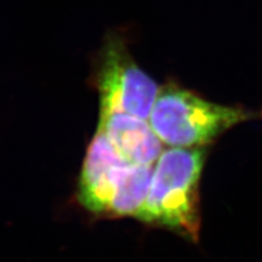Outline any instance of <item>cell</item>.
<instances>
[{"label": "cell", "instance_id": "2", "mask_svg": "<svg viewBox=\"0 0 262 262\" xmlns=\"http://www.w3.org/2000/svg\"><path fill=\"white\" fill-rule=\"evenodd\" d=\"M152 175L153 166L127 162L97 129L78 181V202L91 214L136 219L148 194Z\"/></svg>", "mask_w": 262, "mask_h": 262}, {"label": "cell", "instance_id": "1", "mask_svg": "<svg viewBox=\"0 0 262 262\" xmlns=\"http://www.w3.org/2000/svg\"><path fill=\"white\" fill-rule=\"evenodd\" d=\"M205 162L203 147L163 150L153 169L148 194L137 220L198 241L199 182Z\"/></svg>", "mask_w": 262, "mask_h": 262}, {"label": "cell", "instance_id": "3", "mask_svg": "<svg viewBox=\"0 0 262 262\" xmlns=\"http://www.w3.org/2000/svg\"><path fill=\"white\" fill-rule=\"evenodd\" d=\"M260 116L254 111L212 103L170 83L160 88L148 123L163 145L195 148L211 143L239 123Z\"/></svg>", "mask_w": 262, "mask_h": 262}, {"label": "cell", "instance_id": "5", "mask_svg": "<svg viewBox=\"0 0 262 262\" xmlns=\"http://www.w3.org/2000/svg\"><path fill=\"white\" fill-rule=\"evenodd\" d=\"M97 129L106 135L127 162L153 166L163 153V143L148 120L122 112H101Z\"/></svg>", "mask_w": 262, "mask_h": 262}, {"label": "cell", "instance_id": "4", "mask_svg": "<svg viewBox=\"0 0 262 262\" xmlns=\"http://www.w3.org/2000/svg\"><path fill=\"white\" fill-rule=\"evenodd\" d=\"M95 84L101 112H122L148 120L159 89L134 57L124 38L110 35L97 55Z\"/></svg>", "mask_w": 262, "mask_h": 262}]
</instances>
